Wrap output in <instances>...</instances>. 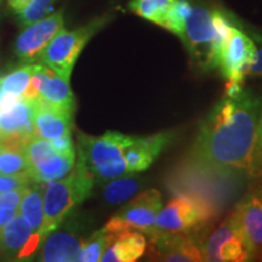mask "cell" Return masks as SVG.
Returning <instances> with one entry per match:
<instances>
[{
  "label": "cell",
  "mask_w": 262,
  "mask_h": 262,
  "mask_svg": "<svg viewBox=\"0 0 262 262\" xmlns=\"http://www.w3.org/2000/svg\"><path fill=\"white\" fill-rule=\"evenodd\" d=\"M261 107V98L244 88L225 95L199 129L192 152L196 165L224 176L249 175Z\"/></svg>",
  "instance_id": "6da1fadb"
},
{
  "label": "cell",
  "mask_w": 262,
  "mask_h": 262,
  "mask_svg": "<svg viewBox=\"0 0 262 262\" xmlns=\"http://www.w3.org/2000/svg\"><path fill=\"white\" fill-rule=\"evenodd\" d=\"M94 182L95 179L91 172L78 160L68 175L45 185L41 238L55 231L72 209L90 195Z\"/></svg>",
  "instance_id": "7a4b0ae2"
},
{
  "label": "cell",
  "mask_w": 262,
  "mask_h": 262,
  "mask_svg": "<svg viewBox=\"0 0 262 262\" xmlns=\"http://www.w3.org/2000/svg\"><path fill=\"white\" fill-rule=\"evenodd\" d=\"M133 140V136L117 131H107L101 136L86 134L78 135L79 162L91 172L95 180H110L129 173L124 157V150Z\"/></svg>",
  "instance_id": "3957f363"
},
{
  "label": "cell",
  "mask_w": 262,
  "mask_h": 262,
  "mask_svg": "<svg viewBox=\"0 0 262 262\" xmlns=\"http://www.w3.org/2000/svg\"><path fill=\"white\" fill-rule=\"evenodd\" d=\"M107 22L108 16H102L74 31L62 29L42 50L37 62L47 66L66 79H70L75 62L84 50L85 45Z\"/></svg>",
  "instance_id": "277c9868"
},
{
  "label": "cell",
  "mask_w": 262,
  "mask_h": 262,
  "mask_svg": "<svg viewBox=\"0 0 262 262\" xmlns=\"http://www.w3.org/2000/svg\"><path fill=\"white\" fill-rule=\"evenodd\" d=\"M217 215L214 203L192 194H179L165 208L160 209L156 217L157 231L185 232L203 228Z\"/></svg>",
  "instance_id": "5b68a950"
},
{
  "label": "cell",
  "mask_w": 262,
  "mask_h": 262,
  "mask_svg": "<svg viewBox=\"0 0 262 262\" xmlns=\"http://www.w3.org/2000/svg\"><path fill=\"white\" fill-rule=\"evenodd\" d=\"M162 209V194L157 189H147L134 196L104 225L103 231L111 242L130 231H137L149 237L157 232L156 217Z\"/></svg>",
  "instance_id": "8992f818"
},
{
  "label": "cell",
  "mask_w": 262,
  "mask_h": 262,
  "mask_svg": "<svg viewBox=\"0 0 262 262\" xmlns=\"http://www.w3.org/2000/svg\"><path fill=\"white\" fill-rule=\"evenodd\" d=\"M37 98L0 95V143H24L34 136Z\"/></svg>",
  "instance_id": "52a82bcc"
},
{
  "label": "cell",
  "mask_w": 262,
  "mask_h": 262,
  "mask_svg": "<svg viewBox=\"0 0 262 262\" xmlns=\"http://www.w3.org/2000/svg\"><path fill=\"white\" fill-rule=\"evenodd\" d=\"M214 34L212 11L203 6H192L181 40L194 63L204 70H212Z\"/></svg>",
  "instance_id": "ba28073f"
},
{
  "label": "cell",
  "mask_w": 262,
  "mask_h": 262,
  "mask_svg": "<svg viewBox=\"0 0 262 262\" xmlns=\"http://www.w3.org/2000/svg\"><path fill=\"white\" fill-rule=\"evenodd\" d=\"M201 250L203 261L243 262L251 260L249 249L231 212L209 235Z\"/></svg>",
  "instance_id": "9c48e42d"
},
{
  "label": "cell",
  "mask_w": 262,
  "mask_h": 262,
  "mask_svg": "<svg viewBox=\"0 0 262 262\" xmlns=\"http://www.w3.org/2000/svg\"><path fill=\"white\" fill-rule=\"evenodd\" d=\"M255 42L235 26L222 51L219 68L227 80L226 88L242 89L248 70L256 54Z\"/></svg>",
  "instance_id": "30bf717a"
},
{
  "label": "cell",
  "mask_w": 262,
  "mask_h": 262,
  "mask_svg": "<svg viewBox=\"0 0 262 262\" xmlns=\"http://www.w3.org/2000/svg\"><path fill=\"white\" fill-rule=\"evenodd\" d=\"M64 29L62 11L47 15L38 21L26 26L15 42V52L25 62H37L48 44Z\"/></svg>",
  "instance_id": "8fae6325"
},
{
  "label": "cell",
  "mask_w": 262,
  "mask_h": 262,
  "mask_svg": "<svg viewBox=\"0 0 262 262\" xmlns=\"http://www.w3.org/2000/svg\"><path fill=\"white\" fill-rule=\"evenodd\" d=\"M150 256L153 260L166 262H201V247L189 233L157 231L150 237Z\"/></svg>",
  "instance_id": "7c38bea8"
},
{
  "label": "cell",
  "mask_w": 262,
  "mask_h": 262,
  "mask_svg": "<svg viewBox=\"0 0 262 262\" xmlns=\"http://www.w3.org/2000/svg\"><path fill=\"white\" fill-rule=\"evenodd\" d=\"M238 231L241 232L249 253L253 257L260 256L262 251V199L250 193L244 196L231 211Z\"/></svg>",
  "instance_id": "4fadbf2b"
},
{
  "label": "cell",
  "mask_w": 262,
  "mask_h": 262,
  "mask_svg": "<svg viewBox=\"0 0 262 262\" xmlns=\"http://www.w3.org/2000/svg\"><path fill=\"white\" fill-rule=\"evenodd\" d=\"M40 239L18 212L0 229L4 256H27L37 249Z\"/></svg>",
  "instance_id": "5bb4252c"
},
{
  "label": "cell",
  "mask_w": 262,
  "mask_h": 262,
  "mask_svg": "<svg viewBox=\"0 0 262 262\" xmlns=\"http://www.w3.org/2000/svg\"><path fill=\"white\" fill-rule=\"evenodd\" d=\"M171 135L160 133L146 137L133 136V140L124 150V157L129 172L145 171L168 145Z\"/></svg>",
  "instance_id": "9a60e30c"
},
{
  "label": "cell",
  "mask_w": 262,
  "mask_h": 262,
  "mask_svg": "<svg viewBox=\"0 0 262 262\" xmlns=\"http://www.w3.org/2000/svg\"><path fill=\"white\" fill-rule=\"evenodd\" d=\"M33 127V135L48 141L67 135L71 134L72 113L48 106L37 100Z\"/></svg>",
  "instance_id": "2e32d148"
},
{
  "label": "cell",
  "mask_w": 262,
  "mask_h": 262,
  "mask_svg": "<svg viewBox=\"0 0 262 262\" xmlns=\"http://www.w3.org/2000/svg\"><path fill=\"white\" fill-rule=\"evenodd\" d=\"M37 100L48 106L73 113L75 101L70 86V79L61 77L47 66L42 72V79Z\"/></svg>",
  "instance_id": "e0dca14e"
},
{
  "label": "cell",
  "mask_w": 262,
  "mask_h": 262,
  "mask_svg": "<svg viewBox=\"0 0 262 262\" xmlns=\"http://www.w3.org/2000/svg\"><path fill=\"white\" fill-rule=\"evenodd\" d=\"M83 241L66 232L47 235L39 251L38 260L44 262L79 261Z\"/></svg>",
  "instance_id": "ac0fdd59"
},
{
  "label": "cell",
  "mask_w": 262,
  "mask_h": 262,
  "mask_svg": "<svg viewBox=\"0 0 262 262\" xmlns=\"http://www.w3.org/2000/svg\"><path fill=\"white\" fill-rule=\"evenodd\" d=\"M146 238L141 232L130 231L118 237L104 251L103 262H134L145 254Z\"/></svg>",
  "instance_id": "d6986e66"
},
{
  "label": "cell",
  "mask_w": 262,
  "mask_h": 262,
  "mask_svg": "<svg viewBox=\"0 0 262 262\" xmlns=\"http://www.w3.org/2000/svg\"><path fill=\"white\" fill-rule=\"evenodd\" d=\"M75 165V157L58 155L55 150L47 158L29 169V178L34 182L49 183L64 178Z\"/></svg>",
  "instance_id": "ffe728a7"
},
{
  "label": "cell",
  "mask_w": 262,
  "mask_h": 262,
  "mask_svg": "<svg viewBox=\"0 0 262 262\" xmlns=\"http://www.w3.org/2000/svg\"><path fill=\"white\" fill-rule=\"evenodd\" d=\"M44 185L47 183L34 182V186H28L18 206V214L28 222L33 232L38 235H40L44 222Z\"/></svg>",
  "instance_id": "44dd1931"
},
{
  "label": "cell",
  "mask_w": 262,
  "mask_h": 262,
  "mask_svg": "<svg viewBox=\"0 0 262 262\" xmlns=\"http://www.w3.org/2000/svg\"><path fill=\"white\" fill-rule=\"evenodd\" d=\"M0 173L29 176V165L25 155L24 143H2Z\"/></svg>",
  "instance_id": "7402d4cb"
},
{
  "label": "cell",
  "mask_w": 262,
  "mask_h": 262,
  "mask_svg": "<svg viewBox=\"0 0 262 262\" xmlns=\"http://www.w3.org/2000/svg\"><path fill=\"white\" fill-rule=\"evenodd\" d=\"M175 0H131L130 9L141 17L163 26Z\"/></svg>",
  "instance_id": "603a6c76"
},
{
  "label": "cell",
  "mask_w": 262,
  "mask_h": 262,
  "mask_svg": "<svg viewBox=\"0 0 262 262\" xmlns=\"http://www.w3.org/2000/svg\"><path fill=\"white\" fill-rule=\"evenodd\" d=\"M34 71V64H27L0 78V95L24 97Z\"/></svg>",
  "instance_id": "cb8c5ba5"
},
{
  "label": "cell",
  "mask_w": 262,
  "mask_h": 262,
  "mask_svg": "<svg viewBox=\"0 0 262 262\" xmlns=\"http://www.w3.org/2000/svg\"><path fill=\"white\" fill-rule=\"evenodd\" d=\"M212 15H214L215 27L214 41H212V68H219L222 51H224L226 42L231 35L233 25L224 12L215 10L212 11Z\"/></svg>",
  "instance_id": "d4e9b609"
},
{
  "label": "cell",
  "mask_w": 262,
  "mask_h": 262,
  "mask_svg": "<svg viewBox=\"0 0 262 262\" xmlns=\"http://www.w3.org/2000/svg\"><path fill=\"white\" fill-rule=\"evenodd\" d=\"M137 189H139V182L135 179L120 176V178L108 181L104 187L103 194L107 202L112 203V204H119V203L131 198L137 192Z\"/></svg>",
  "instance_id": "484cf974"
},
{
  "label": "cell",
  "mask_w": 262,
  "mask_h": 262,
  "mask_svg": "<svg viewBox=\"0 0 262 262\" xmlns=\"http://www.w3.org/2000/svg\"><path fill=\"white\" fill-rule=\"evenodd\" d=\"M192 11V5L187 0H175L162 27L168 29L181 39L185 33L186 22Z\"/></svg>",
  "instance_id": "4316f807"
},
{
  "label": "cell",
  "mask_w": 262,
  "mask_h": 262,
  "mask_svg": "<svg viewBox=\"0 0 262 262\" xmlns=\"http://www.w3.org/2000/svg\"><path fill=\"white\" fill-rule=\"evenodd\" d=\"M112 244L111 239L101 228L100 231H96L93 235L88 239L83 241V248H81L80 254V262H97L101 261V257L106 249Z\"/></svg>",
  "instance_id": "83f0119b"
},
{
  "label": "cell",
  "mask_w": 262,
  "mask_h": 262,
  "mask_svg": "<svg viewBox=\"0 0 262 262\" xmlns=\"http://www.w3.org/2000/svg\"><path fill=\"white\" fill-rule=\"evenodd\" d=\"M54 2L55 0H32L21 12L17 14L21 25L26 27V26L45 17L50 11Z\"/></svg>",
  "instance_id": "f1b7e54d"
},
{
  "label": "cell",
  "mask_w": 262,
  "mask_h": 262,
  "mask_svg": "<svg viewBox=\"0 0 262 262\" xmlns=\"http://www.w3.org/2000/svg\"><path fill=\"white\" fill-rule=\"evenodd\" d=\"M249 176L256 180L262 179V107L260 112V118H258L257 136L256 143H255L254 148L253 164H251V169L250 172H249Z\"/></svg>",
  "instance_id": "f546056e"
},
{
  "label": "cell",
  "mask_w": 262,
  "mask_h": 262,
  "mask_svg": "<svg viewBox=\"0 0 262 262\" xmlns=\"http://www.w3.org/2000/svg\"><path fill=\"white\" fill-rule=\"evenodd\" d=\"M34 181L28 175H5L0 173V192L12 191V189L26 188Z\"/></svg>",
  "instance_id": "4dcf8cb0"
},
{
  "label": "cell",
  "mask_w": 262,
  "mask_h": 262,
  "mask_svg": "<svg viewBox=\"0 0 262 262\" xmlns=\"http://www.w3.org/2000/svg\"><path fill=\"white\" fill-rule=\"evenodd\" d=\"M50 145L52 146L58 155L67 156V157H75V150L73 142H72L71 134H67V135L56 137V139L49 141Z\"/></svg>",
  "instance_id": "1f68e13d"
},
{
  "label": "cell",
  "mask_w": 262,
  "mask_h": 262,
  "mask_svg": "<svg viewBox=\"0 0 262 262\" xmlns=\"http://www.w3.org/2000/svg\"><path fill=\"white\" fill-rule=\"evenodd\" d=\"M26 188H19V189H12V191H6V192H0V205L6 206V208L11 209H17L19 203H21L22 198H24Z\"/></svg>",
  "instance_id": "d6a6232c"
},
{
  "label": "cell",
  "mask_w": 262,
  "mask_h": 262,
  "mask_svg": "<svg viewBox=\"0 0 262 262\" xmlns=\"http://www.w3.org/2000/svg\"><path fill=\"white\" fill-rule=\"evenodd\" d=\"M248 74L250 75H262V48L257 49L254 60L251 62L248 70Z\"/></svg>",
  "instance_id": "836d02e7"
},
{
  "label": "cell",
  "mask_w": 262,
  "mask_h": 262,
  "mask_svg": "<svg viewBox=\"0 0 262 262\" xmlns=\"http://www.w3.org/2000/svg\"><path fill=\"white\" fill-rule=\"evenodd\" d=\"M17 212H18L17 209L6 208V206L0 205V229H2L3 226L8 224V222L11 220L16 214H17Z\"/></svg>",
  "instance_id": "e575fe53"
},
{
  "label": "cell",
  "mask_w": 262,
  "mask_h": 262,
  "mask_svg": "<svg viewBox=\"0 0 262 262\" xmlns=\"http://www.w3.org/2000/svg\"><path fill=\"white\" fill-rule=\"evenodd\" d=\"M32 0H8V4L10 8H11L16 14L21 12L26 6H27Z\"/></svg>",
  "instance_id": "d590c367"
},
{
  "label": "cell",
  "mask_w": 262,
  "mask_h": 262,
  "mask_svg": "<svg viewBox=\"0 0 262 262\" xmlns=\"http://www.w3.org/2000/svg\"><path fill=\"white\" fill-rule=\"evenodd\" d=\"M4 256V251H3V245H2V241H0V257Z\"/></svg>",
  "instance_id": "8d00e7d4"
},
{
  "label": "cell",
  "mask_w": 262,
  "mask_h": 262,
  "mask_svg": "<svg viewBox=\"0 0 262 262\" xmlns=\"http://www.w3.org/2000/svg\"><path fill=\"white\" fill-rule=\"evenodd\" d=\"M258 260H261V261H262V251H261V254H260V256H258Z\"/></svg>",
  "instance_id": "74e56055"
},
{
  "label": "cell",
  "mask_w": 262,
  "mask_h": 262,
  "mask_svg": "<svg viewBox=\"0 0 262 262\" xmlns=\"http://www.w3.org/2000/svg\"><path fill=\"white\" fill-rule=\"evenodd\" d=\"M2 3H3V0H0V8H2Z\"/></svg>",
  "instance_id": "f35d334b"
},
{
  "label": "cell",
  "mask_w": 262,
  "mask_h": 262,
  "mask_svg": "<svg viewBox=\"0 0 262 262\" xmlns=\"http://www.w3.org/2000/svg\"><path fill=\"white\" fill-rule=\"evenodd\" d=\"M0 149H2V143H0Z\"/></svg>",
  "instance_id": "ab89813d"
}]
</instances>
